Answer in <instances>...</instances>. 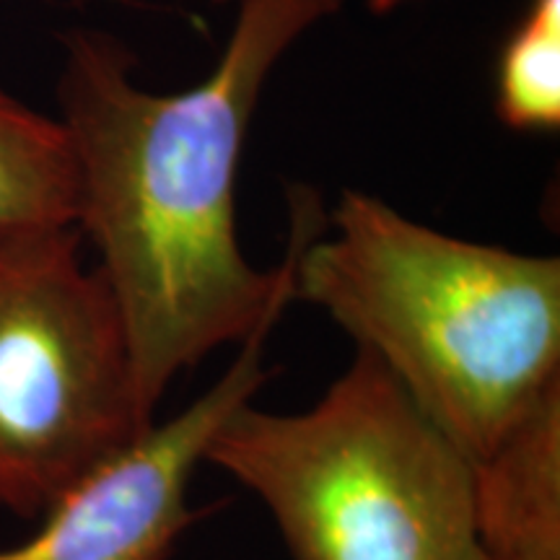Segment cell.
I'll use <instances>...</instances> for the list:
<instances>
[{"label": "cell", "mask_w": 560, "mask_h": 560, "mask_svg": "<svg viewBox=\"0 0 560 560\" xmlns=\"http://www.w3.org/2000/svg\"><path fill=\"white\" fill-rule=\"evenodd\" d=\"M210 3H229V0H210Z\"/></svg>", "instance_id": "cell-11"}, {"label": "cell", "mask_w": 560, "mask_h": 560, "mask_svg": "<svg viewBox=\"0 0 560 560\" xmlns=\"http://www.w3.org/2000/svg\"><path fill=\"white\" fill-rule=\"evenodd\" d=\"M293 301L389 371L472 465L560 387V260L478 244L346 190L289 187Z\"/></svg>", "instance_id": "cell-2"}, {"label": "cell", "mask_w": 560, "mask_h": 560, "mask_svg": "<svg viewBox=\"0 0 560 560\" xmlns=\"http://www.w3.org/2000/svg\"><path fill=\"white\" fill-rule=\"evenodd\" d=\"M75 219L79 164L66 125L0 91V231Z\"/></svg>", "instance_id": "cell-7"}, {"label": "cell", "mask_w": 560, "mask_h": 560, "mask_svg": "<svg viewBox=\"0 0 560 560\" xmlns=\"http://www.w3.org/2000/svg\"><path fill=\"white\" fill-rule=\"evenodd\" d=\"M369 9L374 13H389L395 9H400L405 3H412V0H366Z\"/></svg>", "instance_id": "cell-10"}, {"label": "cell", "mask_w": 560, "mask_h": 560, "mask_svg": "<svg viewBox=\"0 0 560 560\" xmlns=\"http://www.w3.org/2000/svg\"><path fill=\"white\" fill-rule=\"evenodd\" d=\"M342 3L240 0L215 68L179 94L140 89L136 60L107 34L66 37L58 94L79 164L75 226L100 252L149 420L177 376L293 304L296 229L280 265L255 268L236 234V182L272 68Z\"/></svg>", "instance_id": "cell-1"}, {"label": "cell", "mask_w": 560, "mask_h": 560, "mask_svg": "<svg viewBox=\"0 0 560 560\" xmlns=\"http://www.w3.org/2000/svg\"><path fill=\"white\" fill-rule=\"evenodd\" d=\"M206 465L262 503L293 560H480L475 465L366 350L310 408L231 412Z\"/></svg>", "instance_id": "cell-3"}, {"label": "cell", "mask_w": 560, "mask_h": 560, "mask_svg": "<svg viewBox=\"0 0 560 560\" xmlns=\"http://www.w3.org/2000/svg\"><path fill=\"white\" fill-rule=\"evenodd\" d=\"M480 560H560L558 552H493L480 550Z\"/></svg>", "instance_id": "cell-9"}, {"label": "cell", "mask_w": 560, "mask_h": 560, "mask_svg": "<svg viewBox=\"0 0 560 560\" xmlns=\"http://www.w3.org/2000/svg\"><path fill=\"white\" fill-rule=\"evenodd\" d=\"M495 112L511 130L560 128V0H532L503 42L495 66Z\"/></svg>", "instance_id": "cell-8"}, {"label": "cell", "mask_w": 560, "mask_h": 560, "mask_svg": "<svg viewBox=\"0 0 560 560\" xmlns=\"http://www.w3.org/2000/svg\"><path fill=\"white\" fill-rule=\"evenodd\" d=\"M79 226L0 231V509L37 520L153 420Z\"/></svg>", "instance_id": "cell-4"}, {"label": "cell", "mask_w": 560, "mask_h": 560, "mask_svg": "<svg viewBox=\"0 0 560 560\" xmlns=\"http://www.w3.org/2000/svg\"><path fill=\"white\" fill-rule=\"evenodd\" d=\"M289 304L272 310L200 397L153 420L130 444L73 482L42 514L30 540L0 548V560H166L200 520L190 486L213 433L260 395L272 376L268 340Z\"/></svg>", "instance_id": "cell-5"}, {"label": "cell", "mask_w": 560, "mask_h": 560, "mask_svg": "<svg viewBox=\"0 0 560 560\" xmlns=\"http://www.w3.org/2000/svg\"><path fill=\"white\" fill-rule=\"evenodd\" d=\"M480 550L560 556V387L475 465Z\"/></svg>", "instance_id": "cell-6"}]
</instances>
